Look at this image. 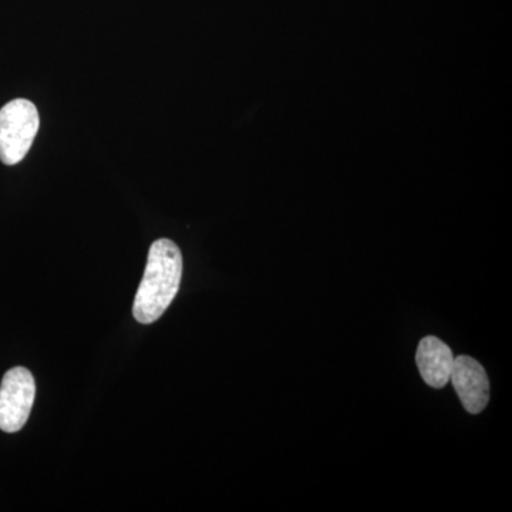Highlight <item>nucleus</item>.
I'll use <instances>...</instances> for the list:
<instances>
[{"mask_svg":"<svg viewBox=\"0 0 512 512\" xmlns=\"http://www.w3.org/2000/svg\"><path fill=\"white\" fill-rule=\"evenodd\" d=\"M183 255L170 239H158L148 252L146 271L134 299L137 322L150 325L167 311L180 289Z\"/></svg>","mask_w":512,"mask_h":512,"instance_id":"nucleus-1","label":"nucleus"},{"mask_svg":"<svg viewBox=\"0 0 512 512\" xmlns=\"http://www.w3.org/2000/svg\"><path fill=\"white\" fill-rule=\"evenodd\" d=\"M454 357L446 343L434 336L421 339L417 349L416 362L424 382L431 387L441 389L450 382Z\"/></svg>","mask_w":512,"mask_h":512,"instance_id":"nucleus-5","label":"nucleus"},{"mask_svg":"<svg viewBox=\"0 0 512 512\" xmlns=\"http://www.w3.org/2000/svg\"><path fill=\"white\" fill-rule=\"evenodd\" d=\"M450 382L468 413L483 412L490 402V380L484 367L470 356L454 359Z\"/></svg>","mask_w":512,"mask_h":512,"instance_id":"nucleus-4","label":"nucleus"},{"mask_svg":"<svg viewBox=\"0 0 512 512\" xmlns=\"http://www.w3.org/2000/svg\"><path fill=\"white\" fill-rule=\"evenodd\" d=\"M36 397V383L26 367H13L0 384V430L16 433L28 423Z\"/></svg>","mask_w":512,"mask_h":512,"instance_id":"nucleus-3","label":"nucleus"},{"mask_svg":"<svg viewBox=\"0 0 512 512\" xmlns=\"http://www.w3.org/2000/svg\"><path fill=\"white\" fill-rule=\"evenodd\" d=\"M39 126V111L32 101L16 99L3 106L0 109V161L15 165L28 156Z\"/></svg>","mask_w":512,"mask_h":512,"instance_id":"nucleus-2","label":"nucleus"}]
</instances>
